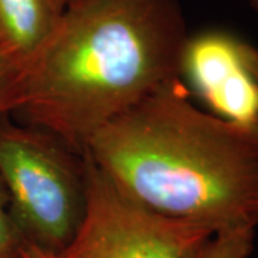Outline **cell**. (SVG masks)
<instances>
[{
  "label": "cell",
  "mask_w": 258,
  "mask_h": 258,
  "mask_svg": "<svg viewBox=\"0 0 258 258\" xmlns=\"http://www.w3.org/2000/svg\"><path fill=\"white\" fill-rule=\"evenodd\" d=\"M188 39L178 0H76L26 64L13 115L83 154L103 125L181 79Z\"/></svg>",
  "instance_id": "cell-1"
},
{
  "label": "cell",
  "mask_w": 258,
  "mask_h": 258,
  "mask_svg": "<svg viewBox=\"0 0 258 258\" xmlns=\"http://www.w3.org/2000/svg\"><path fill=\"white\" fill-rule=\"evenodd\" d=\"M83 154L152 211L214 234L258 228V131L198 108L182 79L103 125Z\"/></svg>",
  "instance_id": "cell-2"
},
{
  "label": "cell",
  "mask_w": 258,
  "mask_h": 258,
  "mask_svg": "<svg viewBox=\"0 0 258 258\" xmlns=\"http://www.w3.org/2000/svg\"><path fill=\"white\" fill-rule=\"evenodd\" d=\"M0 179L25 242L60 254L82 221L86 159L42 129L0 116Z\"/></svg>",
  "instance_id": "cell-3"
},
{
  "label": "cell",
  "mask_w": 258,
  "mask_h": 258,
  "mask_svg": "<svg viewBox=\"0 0 258 258\" xmlns=\"http://www.w3.org/2000/svg\"><path fill=\"white\" fill-rule=\"evenodd\" d=\"M85 155V154H83ZM86 159L82 221L59 258H186L211 230L139 204Z\"/></svg>",
  "instance_id": "cell-4"
},
{
  "label": "cell",
  "mask_w": 258,
  "mask_h": 258,
  "mask_svg": "<svg viewBox=\"0 0 258 258\" xmlns=\"http://www.w3.org/2000/svg\"><path fill=\"white\" fill-rule=\"evenodd\" d=\"M247 45L248 42L221 29L189 35L181 79L210 113L241 128L258 131V81L249 69Z\"/></svg>",
  "instance_id": "cell-5"
},
{
  "label": "cell",
  "mask_w": 258,
  "mask_h": 258,
  "mask_svg": "<svg viewBox=\"0 0 258 258\" xmlns=\"http://www.w3.org/2000/svg\"><path fill=\"white\" fill-rule=\"evenodd\" d=\"M62 13L55 0H0V47L26 66L53 33Z\"/></svg>",
  "instance_id": "cell-6"
},
{
  "label": "cell",
  "mask_w": 258,
  "mask_h": 258,
  "mask_svg": "<svg viewBox=\"0 0 258 258\" xmlns=\"http://www.w3.org/2000/svg\"><path fill=\"white\" fill-rule=\"evenodd\" d=\"M254 237L255 230L251 228L220 231L194 248L186 258H249Z\"/></svg>",
  "instance_id": "cell-7"
},
{
  "label": "cell",
  "mask_w": 258,
  "mask_h": 258,
  "mask_svg": "<svg viewBox=\"0 0 258 258\" xmlns=\"http://www.w3.org/2000/svg\"><path fill=\"white\" fill-rule=\"evenodd\" d=\"M25 63L0 47V116L13 115L23 89Z\"/></svg>",
  "instance_id": "cell-8"
},
{
  "label": "cell",
  "mask_w": 258,
  "mask_h": 258,
  "mask_svg": "<svg viewBox=\"0 0 258 258\" xmlns=\"http://www.w3.org/2000/svg\"><path fill=\"white\" fill-rule=\"evenodd\" d=\"M23 244L10 212L9 195L0 179V258H20Z\"/></svg>",
  "instance_id": "cell-9"
},
{
  "label": "cell",
  "mask_w": 258,
  "mask_h": 258,
  "mask_svg": "<svg viewBox=\"0 0 258 258\" xmlns=\"http://www.w3.org/2000/svg\"><path fill=\"white\" fill-rule=\"evenodd\" d=\"M20 258H59V257H57V254L49 252V251H46V249H42V248H39V247H36V245H32V244L25 242V244H23V248H22Z\"/></svg>",
  "instance_id": "cell-10"
},
{
  "label": "cell",
  "mask_w": 258,
  "mask_h": 258,
  "mask_svg": "<svg viewBox=\"0 0 258 258\" xmlns=\"http://www.w3.org/2000/svg\"><path fill=\"white\" fill-rule=\"evenodd\" d=\"M247 59H248L251 72L258 81V47L252 46L251 43L247 45Z\"/></svg>",
  "instance_id": "cell-11"
},
{
  "label": "cell",
  "mask_w": 258,
  "mask_h": 258,
  "mask_svg": "<svg viewBox=\"0 0 258 258\" xmlns=\"http://www.w3.org/2000/svg\"><path fill=\"white\" fill-rule=\"evenodd\" d=\"M74 2H76V0H55V3L62 10H64L69 5H72Z\"/></svg>",
  "instance_id": "cell-12"
},
{
  "label": "cell",
  "mask_w": 258,
  "mask_h": 258,
  "mask_svg": "<svg viewBox=\"0 0 258 258\" xmlns=\"http://www.w3.org/2000/svg\"><path fill=\"white\" fill-rule=\"evenodd\" d=\"M247 2H248L249 6H251V9L254 10L258 15V0H247Z\"/></svg>",
  "instance_id": "cell-13"
}]
</instances>
